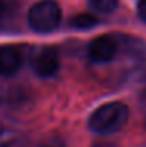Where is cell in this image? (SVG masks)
<instances>
[{
  "mask_svg": "<svg viewBox=\"0 0 146 147\" xmlns=\"http://www.w3.org/2000/svg\"><path fill=\"white\" fill-rule=\"evenodd\" d=\"M30 66L33 72L41 78L54 77L60 69V55L54 47H41L33 52L30 58Z\"/></svg>",
  "mask_w": 146,
  "mask_h": 147,
  "instance_id": "3",
  "label": "cell"
},
{
  "mask_svg": "<svg viewBox=\"0 0 146 147\" xmlns=\"http://www.w3.org/2000/svg\"><path fill=\"white\" fill-rule=\"evenodd\" d=\"M137 11H138L140 19L143 20V22H146V0H140V2H138Z\"/></svg>",
  "mask_w": 146,
  "mask_h": 147,
  "instance_id": "9",
  "label": "cell"
},
{
  "mask_svg": "<svg viewBox=\"0 0 146 147\" xmlns=\"http://www.w3.org/2000/svg\"><path fill=\"white\" fill-rule=\"evenodd\" d=\"M27 24L35 33H52L61 24V8L55 0H39L30 6Z\"/></svg>",
  "mask_w": 146,
  "mask_h": 147,
  "instance_id": "2",
  "label": "cell"
},
{
  "mask_svg": "<svg viewBox=\"0 0 146 147\" xmlns=\"http://www.w3.org/2000/svg\"><path fill=\"white\" fill-rule=\"evenodd\" d=\"M88 6L99 14H110L118 8V0H88Z\"/></svg>",
  "mask_w": 146,
  "mask_h": 147,
  "instance_id": "7",
  "label": "cell"
},
{
  "mask_svg": "<svg viewBox=\"0 0 146 147\" xmlns=\"http://www.w3.org/2000/svg\"><path fill=\"white\" fill-rule=\"evenodd\" d=\"M93 147H118V146L113 144V142H109V141H102V142H96V144H93Z\"/></svg>",
  "mask_w": 146,
  "mask_h": 147,
  "instance_id": "11",
  "label": "cell"
},
{
  "mask_svg": "<svg viewBox=\"0 0 146 147\" xmlns=\"http://www.w3.org/2000/svg\"><path fill=\"white\" fill-rule=\"evenodd\" d=\"M129 121V108L123 102H109L96 108L88 119V128L96 135L120 131Z\"/></svg>",
  "mask_w": 146,
  "mask_h": 147,
  "instance_id": "1",
  "label": "cell"
},
{
  "mask_svg": "<svg viewBox=\"0 0 146 147\" xmlns=\"http://www.w3.org/2000/svg\"><path fill=\"white\" fill-rule=\"evenodd\" d=\"M140 103H141V110L145 113V117H146V83L141 89V94H140Z\"/></svg>",
  "mask_w": 146,
  "mask_h": 147,
  "instance_id": "10",
  "label": "cell"
},
{
  "mask_svg": "<svg viewBox=\"0 0 146 147\" xmlns=\"http://www.w3.org/2000/svg\"><path fill=\"white\" fill-rule=\"evenodd\" d=\"M120 39L113 34H102V36L93 39L88 45V58L93 63H109L116 57L120 50Z\"/></svg>",
  "mask_w": 146,
  "mask_h": 147,
  "instance_id": "4",
  "label": "cell"
},
{
  "mask_svg": "<svg viewBox=\"0 0 146 147\" xmlns=\"http://www.w3.org/2000/svg\"><path fill=\"white\" fill-rule=\"evenodd\" d=\"M99 24L96 16L90 14V13H82V14H77V16H72L69 19V27L72 30H79V31H83V30H91Z\"/></svg>",
  "mask_w": 146,
  "mask_h": 147,
  "instance_id": "6",
  "label": "cell"
},
{
  "mask_svg": "<svg viewBox=\"0 0 146 147\" xmlns=\"http://www.w3.org/2000/svg\"><path fill=\"white\" fill-rule=\"evenodd\" d=\"M16 14V5L11 0H0V28L6 25Z\"/></svg>",
  "mask_w": 146,
  "mask_h": 147,
  "instance_id": "8",
  "label": "cell"
},
{
  "mask_svg": "<svg viewBox=\"0 0 146 147\" xmlns=\"http://www.w3.org/2000/svg\"><path fill=\"white\" fill-rule=\"evenodd\" d=\"M24 53L16 45H0V75L11 77L22 67Z\"/></svg>",
  "mask_w": 146,
  "mask_h": 147,
  "instance_id": "5",
  "label": "cell"
}]
</instances>
